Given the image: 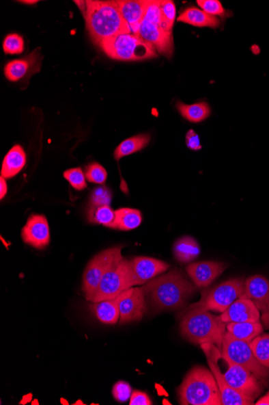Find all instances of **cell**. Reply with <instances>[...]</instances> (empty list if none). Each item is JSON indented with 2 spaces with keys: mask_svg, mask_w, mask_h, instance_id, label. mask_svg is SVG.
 <instances>
[{
  "mask_svg": "<svg viewBox=\"0 0 269 405\" xmlns=\"http://www.w3.org/2000/svg\"><path fill=\"white\" fill-rule=\"evenodd\" d=\"M197 287L186 278L181 270L175 269L161 274L142 287L156 311L178 310L195 295Z\"/></svg>",
  "mask_w": 269,
  "mask_h": 405,
  "instance_id": "obj_1",
  "label": "cell"
},
{
  "mask_svg": "<svg viewBox=\"0 0 269 405\" xmlns=\"http://www.w3.org/2000/svg\"><path fill=\"white\" fill-rule=\"evenodd\" d=\"M85 16L88 32L98 46L105 40L123 33H130L116 1H86Z\"/></svg>",
  "mask_w": 269,
  "mask_h": 405,
  "instance_id": "obj_2",
  "label": "cell"
},
{
  "mask_svg": "<svg viewBox=\"0 0 269 405\" xmlns=\"http://www.w3.org/2000/svg\"><path fill=\"white\" fill-rule=\"evenodd\" d=\"M182 405H222V395L212 371L203 366L193 367L178 389Z\"/></svg>",
  "mask_w": 269,
  "mask_h": 405,
  "instance_id": "obj_3",
  "label": "cell"
},
{
  "mask_svg": "<svg viewBox=\"0 0 269 405\" xmlns=\"http://www.w3.org/2000/svg\"><path fill=\"white\" fill-rule=\"evenodd\" d=\"M226 323L221 315L217 317L209 311L191 309L182 319L180 331L182 336L194 344H214L222 348V342Z\"/></svg>",
  "mask_w": 269,
  "mask_h": 405,
  "instance_id": "obj_4",
  "label": "cell"
},
{
  "mask_svg": "<svg viewBox=\"0 0 269 405\" xmlns=\"http://www.w3.org/2000/svg\"><path fill=\"white\" fill-rule=\"evenodd\" d=\"M138 36L150 43L156 51L165 56L172 55L173 39L172 29L165 23L160 1L147 2L145 14L139 28Z\"/></svg>",
  "mask_w": 269,
  "mask_h": 405,
  "instance_id": "obj_5",
  "label": "cell"
},
{
  "mask_svg": "<svg viewBox=\"0 0 269 405\" xmlns=\"http://www.w3.org/2000/svg\"><path fill=\"white\" fill-rule=\"evenodd\" d=\"M100 47L111 59L119 61H141L156 56V50L138 35L123 33L105 40Z\"/></svg>",
  "mask_w": 269,
  "mask_h": 405,
  "instance_id": "obj_6",
  "label": "cell"
},
{
  "mask_svg": "<svg viewBox=\"0 0 269 405\" xmlns=\"http://www.w3.org/2000/svg\"><path fill=\"white\" fill-rule=\"evenodd\" d=\"M221 357L227 363L240 365L254 374L258 379L269 377V368L258 361L248 342L237 339L231 332L224 333Z\"/></svg>",
  "mask_w": 269,
  "mask_h": 405,
  "instance_id": "obj_7",
  "label": "cell"
},
{
  "mask_svg": "<svg viewBox=\"0 0 269 405\" xmlns=\"http://www.w3.org/2000/svg\"><path fill=\"white\" fill-rule=\"evenodd\" d=\"M133 287L131 263L124 257L121 258L103 276L91 302L114 300L120 293Z\"/></svg>",
  "mask_w": 269,
  "mask_h": 405,
  "instance_id": "obj_8",
  "label": "cell"
},
{
  "mask_svg": "<svg viewBox=\"0 0 269 405\" xmlns=\"http://www.w3.org/2000/svg\"><path fill=\"white\" fill-rule=\"evenodd\" d=\"M123 257L122 247L116 246L98 253L89 261L83 278V291L87 300L91 302L103 276Z\"/></svg>",
  "mask_w": 269,
  "mask_h": 405,
  "instance_id": "obj_9",
  "label": "cell"
},
{
  "mask_svg": "<svg viewBox=\"0 0 269 405\" xmlns=\"http://www.w3.org/2000/svg\"><path fill=\"white\" fill-rule=\"evenodd\" d=\"M244 284L243 278L228 280L206 293L199 302L190 305V309H198L223 313L233 302L244 295Z\"/></svg>",
  "mask_w": 269,
  "mask_h": 405,
  "instance_id": "obj_10",
  "label": "cell"
},
{
  "mask_svg": "<svg viewBox=\"0 0 269 405\" xmlns=\"http://www.w3.org/2000/svg\"><path fill=\"white\" fill-rule=\"evenodd\" d=\"M204 353L208 358V362L217 381V384L221 390L222 395V402L223 405H252L254 404V399L244 394L239 393L231 388L221 373V369L218 366V358L221 354L217 347L214 344H201Z\"/></svg>",
  "mask_w": 269,
  "mask_h": 405,
  "instance_id": "obj_11",
  "label": "cell"
},
{
  "mask_svg": "<svg viewBox=\"0 0 269 405\" xmlns=\"http://www.w3.org/2000/svg\"><path fill=\"white\" fill-rule=\"evenodd\" d=\"M119 297L120 324L138 322L143 318L147 305L142 287L130 288Z\"/></svg>",
  "mask_w": 269,
  "mask_h": 405,
  "instance_id": "obj_12",
  "label": "cell"
},
{
  "mask_svg": "<svg viewBox=\"0 0 269 405\" xmlns=\"http://www.w3.org/2000/svg\"><path fill=\"white\" fill-rule=\"evenodd\" d=\"M229 368L224 375L227 384L242 394L255 399L261 393L258 378L246 368L234 363H228Z\"/></svg>",
  "mask_w": 269,
  "mask_h": 405,
  "instance_id": "obj_13",
  "label": "cell"
},
{
  "mask_svg": "<svg viewBox=\"0 0 269 405\" xmlns=\"http://www.w3.org/2000/svg\"><path fill=\"white\" fill-rule=\"evenodd\" d=\"M244 293L261 311L264 326L269 328V281L261 275H255L246 280Z\"/></svg>",
  "mask_w": 269,
  "mask_h": 405,
  "instance_id": "obj_14",
  "label": "cell"
},
{
  "mask_svg": "<svg viewBox=\"0 0 269 405\" xmlns=\"http://www.w3.org/2000/svg\"><path fill=\"white\" fill-rule=\"evenodd\" d=\"M134 287L141 286L163 274L169 268L165 262L146 257H137L130 261Z\"/></svg>",
  "mask_w": 269,
  "mask_h": 405,
  "instance_id": "obj_15",
  "label": "cell"
},
{
  "mask_svg": "<svg viewBox=\"0 0 269 405\" xmlns=\"http://www.w3.org/2000/svg\"><path fill=\"white\" fill-rule=\"evenodd\" d=\"M23 241L37 249H43L51 242V231L46 216L32 215L22 229Z\"/></svg>",
  "mask_w": 269,
  "mask_h": 405,
  "instance_id": "obj_16",
  "label": "cell"
},
{
  "mask_svg": "<svg viewBox=\"0 0 269 405\" xmlns=\"http://www.w3.org/2000/svg\"><path fill=\"white\" fill-rule=\"evenodd\" d=\"M221 318L224 323L259 322L261 314L253 302L244 293L223 313Z\"/></svg>",
  "mask_w": 269,
  "mask_h": 405,
  "instance_id": "obj_17",
  "label": "cell"
},
{
  "mask_svg": "<svg viewBox=\"0 0 269 405\" xmlns=\"http://www.w3.org/2000/svg\"><path fill=\"white\" fill-rule=\"evenodd\" d=\"M42 59L40 49H36L28 56L8 62L4 68V74L12 82L20 81L28 75L38 73Z\"/></svg>",
  "mask_w": 269,
  "mask_h": 405,
  "instance_id": "obj_18",
  "label": "cell"
},
{
  "mask_svg": "<svg viewBox=\"0 0 269 405\" xmlns=\"http://www.w3.org/2000/svg\"><path fill=\"white\" fill-rule=\"evenodd\" d=\"M227 269L225 264L216 261H200L186 267V272L198 288L210 286Z\"/></svg>",
  "mask_w": 269,
  "mask_h": 405,
  "instance_id": "obj_19",
  "label": "cell"
},
{
  "mask_svg": "<svg viewBox=\"0 0 269 405\" xmlns=\"http://www.w3.org/2000/svg\"><path fill=\"white\" fill-rule=\"evenodd\" d=\"M118 4L121 16L127 24L130 33L138 35L139 28L145 14L147 1L120 0Z\"/></svg>",
  "mask_w": 269,
  "mask_h": 405,
  "instance_id": "obj_20",
  "label": "cell"
},
{
  "mask_svg": "<svg viewBox=\"0 0 269 405\" xmlns=\"http://www.w3.org/2000/svg\"><path fill=\"white\" fill-rule=\"evenodd\" d=\"M89 309L102 324H115L119 320V296L114 300L92 302L89 305Z\"/></svg>",
  "mask_w": 269,
  "mask_h": 405,
  "instance_id": "obj_21",
  "label": "cell"
},
{
  "mask_svg": "<svg viewBox=\"0 0 269 405\" xmlns=\"http://www.w3.org/2000/svg\"><path fill=\"white\" fill-rule=\"evenodd\" d=\"M178 21L193 26L208 27V28L216 29L221 25V20L218 17L212 16L200 8L195 7L186 9L178 16Z\"/></svg>",
  "mask_w": 269,
  "mask_h": 405,
  "instance_id": "obj_22",
  "label": "cell"
},
{
  "mask_svg": "<svg viewBox=\"0 0 269 405\" xmlns=\"http://www.w3.org/2000/svg\"><path fill=\"white\" fill-rule=\"evenodd\" d=\"M26 164V154L20 145H16L8 151L3 159L1 176L5 179L14 177Z\"/></svg>",
  "mask_w": 269,
  "mask_h": 405,
  "instance_id": "obj_23",
  "label": "cell"
},
{
  "mask_svg": "<svg viewBox=\"0 0 269 405\" xmlns=\"http://www.w3.org/2000/svg\"><path fill=\"white\" fill-rule=\"evenodd\" d=\"M173 252L178 261L187 264L198 258L201 248L196 239L191 237H184L174 243Z\"/></svg>",
  "mask_w": 269,
  "mask_h": 405,
  "instance_id": "obj_24",
  "label": "cell"
},
{
  "mask_svg": "<svg viewBox=\"0 0 269 405\" xmlns=\"http://www.w3.org/2000/svg\"><path fill=\"white\" fill-rule=\"evenodd\" d=\"M227 330L237 339L250 343L255 337L261 335L264 328L261 322H231L227 324Z\"/></svg>",
  "mask_w": 269,
  "mask_h": 405,
  "instance_id": "obj_25",
  "label": "cell"
},
{
  "mask_svg": "<svg viewBox=\"0 0 269 405\" xmlns=\"http://www.w3.org/2000/svg\"><path fill=\"white\" fill-rule=\"evenodd\" d=\"M114 229L131 231L136 229L142 222L140 211L132 208H120L115 211Z\"/></svg>",
  "mask_w": 269,
  "mask_h": 405,
  "instance_id": "obj_26",
  "label": "cell"
},
{
  "mask_svg": "<svg viewBox=\"0 0 269 405\" xmlns=\"http://www.w3.org/2000/svg\"><path fill=\"white\" fill-rule=\"evenodd\" d=\"M150 140L151 137L147 133L129 138V139L121 142L116 148L114 153L115 159L119 160L121 158L127 157V155L138 153V151L149 145Z\"/></svg>",
  "mask_w": 269,
  "mask_h": 405,
  "instance_id": "obj_27",
  "label": "cell"
},
{
  "mask_svg": "<svg viewBox=\"0 0 269 405\" xmlns=\"http://www.w3.org/2000/svg\"><path fill=\"white\" fill-rule=\"evenodd\" d=\"M178 109L182 117L190 122L199 123L209 118L212 110L206 102H199L193 105H186L178 102Z\"/></svg>",
  "mask_w": 269,
  "mask_h": 405,
  "instance_id": "obj_28",
  "label": "cell"
},
{
  "mask_svg": "<svg viewBox=\"0 0 269 405\" xmlns=\"http://www.w3.org/2000/svg\"><path fill=\"white\" fill-rule=\"evenodd\" d=\"M87 220L94 224H101L114 229L115 213L110 206L89 207Z\"/></svg>",
  "mask_w": 269,
  "mask_h": 405,
  "instance_id": "obj_29",
  "label": "cell"
},
{
  "mask_svg": "<svg viewBox=\"0 0 269 405\" xmlns=\"http://www.w3.org/2000/svg\"><path fill=\"white\" fill-rule=\"evenodd\" d=\"M249 345L258 361L269 368V335H259Z\"/></svg>",
  "mask_w": 269,
  "mask_h": 405,
  "instance_id": "obj_30",
  "label": "cell"
},
{
  "mask_svg": "<svg viewBox=\"0 0 269 405\" xmlns=\"http://www.w3.org/2000/svg\"><path fill=\"white\" fill-rule=\"evenodd\" d=\"M3 48L7 55H20L25 50V40L19 34H9L4 38Z\"/></svg>",
  "mask_w": 269,
  "mask_h": 405,
  "instance_id": "obj_31",
  "label": "cell"
},
{
  "mask_svg": "<svg viewBox=\"0 0 269 405\" xmlns=\"http://www.w3.org/2000/svg\"><path fill=\"white\" fill-rule=\"evenodd\" d=\"M85 176L91 183L103 185L107 181V172L100 164L92 163L85 168Z\"/></svg>",
  "mask_w": 269,
  "mask_h": 405,
  "instance_id": "obj_32",
  "label": "cell"
},
{
  "mask_svg": "<svg viewBox=\"0 0 269 405\" xmlns=\"http://www.w3.org/2000/svg\"><path fill=\"white\" fill-rule=\"evenodd\" d=\"M64 177L74 189L83 190L87 188V178L81 168L68 169L64 172Z\"/></svg>",
  "mask_w": 269,
  "mask_h": 405,
  "instance_id": "obj_33",
  "label": "cell"
},
{
  "mask_svg": "<svg viewBox=\"0 0 269 405\" xmlns=\"http://www.w3.org/2000/svg\"><path fill=\"white\" fill-rule=\"evenodd\" d=\"M112 194L105 186L97 187L89 198V207L110 206Z\"/></svg>",
  "mask_w": 269,
  "mask_h": 405,
  "instance_id": "obj_34",
  "label": "cell"
},
{
  "mask_svg": "<svg viewBox=\"0 0 269 405\" xmlns=\"http://www.w3.org/2000/svg\"><path fill=\"white\" fill-rule=\"evenodd\" d=\"M197 3L201 10L210 16L215 17L225 16V9L218 0H198Z\"/></svg>",
  "mask_w": 269,
  "mask_h": 405,
  "instance_id": "obj_35",
  "label": "cell"
},
{
  "mask_svg": "<svg viewBox=\"0 0 269 405\" xmlns=\"http://www.w3.org/2000/svg\"><path fill=\"white\" fill-rule=\"evenodd\" d=\"M112 394L116 402L119 403L127 402L131 398L132 389L126 382L119 381L116 382L112 390Z\"/></svg>",
  "mask_w": 269,
  "mask_h": 405,
  "instance_id": "obj_36",
  "label": "cell"
},
{
  "mask_svg": "<svg viewBox=\"0 0 269 405\" xmlns=\"http://www.w3.org/2000/svg\"><path fill=\"white\" fill-rule=\"evenodd\" d=\"M160 8L165 23L170 29H173L175 18H176V7L174 3L169 0L160 1Z\"/></svg>",
  "mask_w": 269,
  "mask_h": 405,
  "instance_id": "obj_37",
  "label": "cell"
},
{
  "mask_svg": "<svg viewBox=\"0 0 269 405\" xmlns=\"http://www.w3.org/2000/svg\"><path fill=\"white\" fill-rule=\"evenodd\" d=\"M130 405H152L149 395L141 391H134L130 398Z\"/></svg>",
  "mask_w": 269,
  "mask_h": 405,
  "instance_id": "obj_38",
  "label": "cell"
},
{
  "mask_svg": "<svg viewBox=\"0 0 269 405\" xmlns=\"http://www.w3.org/2000/svg\"><path fill=\"white\" fill-rule=\"evenodd\" d=\"M186 144L188 146V148H190V150L198 151L201 149L199 136L197 135L194 130H190L187 132L186 136Z\"/></svg>",
  "mask_w": 269,
  "mask_h": 405,
  "instance_id": "obj_39",
  "label": "cell"
},
{
  "mask_svg": "<svg viewBox=\"0 0 269 405\" xmlns=\"http://www.w3.org/2000/svg\"><path fill=\"white\" fill-rule=\"evenodd\" d=\"M8 192V186L5 181V178L1 176L0 178V198L3 199L5 197Z\"/></svg>",
  "mask_w": 269,
  "mask_h": 405,
  "instance_id": "obj_40",
  "label": "cell"
},
{
  "mask_svg": "<svg viewBox=\"0 0 269 405\" xmlns=\"http://www.w3.org/2000/svg\"><path fill=\"white\" fill-rule=\"evenodd\" d=\"M76 4L79 7L81 11L83 12L84 17L87 14V2L86 1H74Z\"/></svg>",
  "mask_w": 269,
  "mask_h": 405,
  "instance_id": "obj_41",
  "label": "cell"
},
{
  "mask_svg": "<svg viewBox=\"0 0 269 405\" xmlns=\"http://www.w3.org/2000/svg\"><path fill=\"white\" fill-rule=\"evenodd\" d=\"M255 405H269V391L264 397L258 400Z\"/></svg>",
  "mask_w": 269,
  "mask_h": 405,
  "instance_id": "obj_42",
  "label": "cell"
},
{
  "mask_svg": "<svg viewBox=\"0 0 269 405\" xmlns=\"http://www.w3.org/2000/svg\"><path fill=\"white\" fill-rule=\"evenodd\" d=\"M20 3H26V4H34V3H37L38 1H36V0H33V1H32V0H31V1H29V0H24V1H20Z\"/></svg>",
  "mask_w": 269,
  "mask_h": 405,
  "instance_id": "obj_43",
  "label": "cell"
}]
</instances>
